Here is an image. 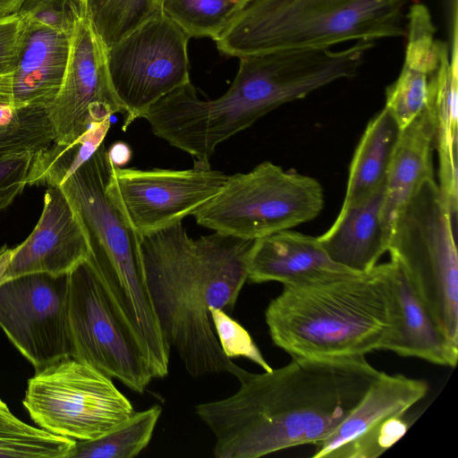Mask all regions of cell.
Returning <instances> with one entry per match:
<instances>
[{
    "mask_svg": "<svg viewBox=\"0 0 458 458\" xmlns=\"http://www.w3.org/2000/svg\"><path fill=\"white\" fill-rule=\"evenodd\" d=\"M24 19L26 25L13 82V107L47 108L64 80L72 32Z\"/></svg>",
    "mask_w": 458,
    "mask_h": 458,
    "instance_id": "obj_20",
    "label": "cell"
},
{
    "mask_svg": "<svg viewBox=\"0 0 458 458\" xmlns=\"http://www.w3.org/2000/svg\"><path fill=\"white\" fill-rule=\"evenodd\" d=\"M406 20L403 65L397 79L386 89L385 105L402 130L427 106L429 78L439 65L445 44L435 38L436 28L424 4L411 5Z\"/></svg>",
    "mask_w": 458,
    "mask_h": 458,
    "instance_id": "obj_18",
    "label": "cell"
},
{
    "mask_svg": "<svg viewBox=\"0 0 458 458\" xmlns=\"http://www.w3.org/2000/svg\"><path fill=\"white\" fill-rule=\"evenodd\" d=\"M456 225L435 176L428 178L397 215L387 251L439 327L458 344Z\"/></svg>",
    "mask_w": 458,
    "mask_h": 458,
    "instance_id": "obj_7",
    "label": "cell"
},
{
    "mask_svg": "<svg viewBox=\"0 0 458 458\" xmlns=\"http://www.w3.org/2000/svg\"><path fill=\"white\" fill-rule=\"evenodd\" d=\"M246 0H163L162 13L190 38L214 41L225 31Z\"/></svg>",
    "mask_w": 458,
    "mask_h": 458,
    "instance_id": "obj_29",
    "label": "cell"
},
{
    "mask_svg": "<svg viewBox=\"0 0 458 458\" xmlns=\"http://www.w3.org/2000/svg\"><path fill=\"white\" fill-rule=\"evenodd\" d=\"M107 157L113 166L123 167L131 160V149L127 143L116 141L107 149Z\"/></svg>",
    "mask_w": 458,
    "mask_h": 458,
    "instance_id": "obj_35",
    "label": "cell"
},
{
    "mask_svg": "<svg viewBox=\"0 0 458 458\" xmlns=\"http://www.w3.org/2000/svg\"><path fill=\"white\" fill-rule=\"evenodd\" d=\"M189 38L162 13L106 47L111 84L123 110V131L163 97L191 82Z\"/></svg>",
    "mask_w": 458,
    "mask_h": 458,
    "instance_id": "obj_11",
    "label": "cell"
},
{
    "mask_svg": "<svg viewBox=\"0 0 458 458\" xmlns=\"http://www.w3.org/2000/svg\"><path fill=\"white\" fill-rule=\"evenodd\" d=\"M68 274L32 273L0 284V327L35 368L71 357Z\"/></svg>",
    "mask_w": 458,
    "mask_h": 458,
    "instance_id": "obj_13",
    "label": "cell"
},
{
    "mask_svg": "<svg viewBox=\"0 0 458 458\" xmlns=\"http://www.w3.org/2000/svg\"><path fill=\"white\" fill-rule=\"evenodd\" d=\"M53 142L54 132L46 107L0 109V157L25 151L37 153Z\"/></svg>",
    "mask_w": 458,
    "mask_h": 458,
    "instance_id": "obj_30",
    "label": "cell"
},
{
    "mask_svg": "<svg viewBox=\"0 0 458 458\" xmlns=\"http://www.w3.org/2000/svg\"><path fill=\"white\" fill-rule=\"evenodd\" d=\"M458 33L454 25L451 51L445 42L438 67L429 78V99L436 116L435 148L438 154V187L451 214L457 218V72Z\"/></svg>",
    "mask_w": 458,
    "mask_h": 458,
    "instance_id": "obj_23",
    "label": "cell"
},
{
    "mask_svg": "<svg viewBox=\"0 0 458 458\" xmlns=\"http://www.w3.org/2000/svg\"><path fill=\"white\" fill-rule=\"evenodd\" d=\"M75 442L21 421L0 400V458H67Z\"/></svg>",
    "mask_w": 458,
    "mask_h": 458,
    "instance_id": "obj_27",
    "label": "cell"
},
{
    "mask_svg": "<svg viewBox=\"0 0 458 458\" xmlns=\"http://www.w3.org/2000/svg\"><path fill=\"white\" fill-rule=\"evenodd\" d=\"M247 1V0H246Z\"/></svg>",
    "mask_w": 458,
    "mask_h": 458,
    "instance_id": "obj_39",
    "label": "cell"
},
{
    "mask_svg": "<svg viewBox=\"0 0 458 458\" xmlns=\"http://www.w3.org/2000/svg\"><path fill=\"white\" fill-rule=\"evenodd\" d=\"M22 403L40 428L74 441L96 439L134 411L110 377L72 357L36 370Z\"/></svg>",
    "mask_w": 458,
    "mask_h": 458,
    "instance_id": "obj_10",
    "label": "cell"
},
{
    "mask_svg": "<svg viewBox=\"0 0 458 458\" xmlns=\"http://www.w3.org/2000/svg\"><path fill=\"white\" fill-rule=\"evenodd\" d=\"M84 4L81 0H25L18 13L44 26L71 33Z\"/></svg>",
    "mask_w": 458,
    "mask_h": 458,
    "instance_id": "obj_33",
    "label": "cell"
},
{
    "mask_svg": "<svg viewBox=\"0 0 458 458\" xmlns=\"http://www.w3.org/2000/svg\"><path fill=\"white\" fill-rule=\"evenodd\" d=\"M35 154L25 151L0 157V210L7 208L27 185Z\"/></svg>",
    "mask_w": 458,
    "mask_h": 458,
    "instance_id": "obj_34",
    "label": "cell"
},
{
    "mask_svg": "<svg viewBox=\"0 0 458 458\" xmlns=\"http://www.w3.org/2000/svg\"><path fill=\"white\" fill-rule=\"evenodd\" d=\"M25 0H0V17L19 12Z\"/></svg>",
    "mask_w": 458,
    "mask_h": 458,
    "instance_id": "obj_37",
    "label": "cell"
},
{
    "mask_svg": "<svg viewBox=\"0 0 458 458\" xmlns=\"http://www.w3.org/2000/svg\"><path fill=\"white\" fill-rule=\"evenodd\" d=\"M162 408L133 411L103 436L76 441L67 458H132L150 442Z\"/></svg>",
    "mask_w": 458,
    "mask_h": 458,
    "instance_id": "obj_25",
    "label": "cell"
},
{
    "mask_svg": "<svg viewBox=\"0 0 458 458\" xmlns=\"http://www.w3.org/2000/svg\"><path fill=\"white\" fill-rule=\"evenodd\" d=\"M89 256L88 236L78 213L59 186H48L36 226L13 249L5 280L32 273L67 275Z\"/></svg>",
    "mask_w": 458,
    "mask_h": 458,
    "instance_id": "obj_16",
    "label": "cell"
},
{
    "mask_svg": "<svg viewBox=\"0 0 458 458\" xmlns=\"http://www.w3.org/2000/svg\"><path fill=\"white\" fill-rule=\"evenodd\" d=\"M227 176L200 162L185 170L112 166L108 190L141 236L192 216L221 190Z\"/></svg>",
    "mask_w": 458,
    "mask_h": 458,
    "instance_id": "obj_12",
    "label": "cell"
},
{
    "mask_svg": "<svg viewBox=\"0 0 458 458\" xmlns=\"http://www.w3.org/2000/svg\"><path fill=\"white\" fill-rule=\"evenodd\" d=\"M384 192L385 186L356 204L341 208L331 227L318 237L333 261L360 274L377 265L389 242L382 215Z\"/></svg>",
    "mask_w": 458,
    "mask_h": 458,
    "instance_id": "obj_21",
    "label": "cell"
},
{
    "mask_svg": "<svg viewBox=\"0 0 458 458\" xmlns=\"http://www.w3.org/2000/svg\"><path fill=\"white\" fill-rule=\"evenodd\" d=\"M148 289L170 348L194 377L239 367L222 351L210 310L231 315L248 280L253 242L217 232L193 239L182 223L140 236Z\"/></svg>",
    "mask_w": 458,
    "mask_h": 458,
    "instance_id": "obj_2",
    "label": "cell"
},
{
    "mask_svg": "<svg viewBox=\"0 0 458 458\" xmlns=\"http://www.w3.org/2000/svg\"><path fill=\"white\" fill-rule=\"evenodd\" d=\"M26 21L18 12L0 17V109L13 107V82Z\"/></svg>",
    "mask_w": 458,
    "mask_h": 458,
    "instance_id": "obj_31",
    "label": "cell"
},
{
    "mask_svg": "<svg viewBox=\"0 0 458 458\" xmlns=\"http://www.w3.org/2000/svg\"><path fill=\"white\" fill-rule=\"evenodd\" d=\"M227 91L201 100L191 82L155 103L144 114L152 132L188 154L210 163L216 148L286 103L327 85L329 71L315 49L277 50L239 57Z\"/></svg>",
    "mask_w": 458,
    "mask_h": 458,
    "instance_id": "obj_3",
    "label": "cell"
},
{
    "mask_svg": "<svg viewBox=\"0 0 458 458\" xmlns=\"http://www.w3.org/2000/svg\"><path fill=\"white\" fill-rule=\"evenodd\" d=\"M428 390L424 380L381 372L351 414L316 445L312 457H378L406 433L403 414Z\"/></svg>",
    "mask_w": 458,
    "mask_h": 458,
    "instance_id": "obj_15",
    "label": "cell"
},
{
    "mask_svg": "<svg viewBox=\"0 0 458 458\" xmlns=\"http://www.w3.org/2000/svg\"><path fill=\"white\" fill-rule=\"evenodd\" d=\"M13 255V249L4 245L0 249V284L5 280V274Z\"/></svg>",
    "mask_w": 458,
    "mask_h": 458,
    "instance_id": "obj_36",
    "label": "cell"
},
{
    "mask_svg": "<svg viewBox=\"0 0 458 458\" xmlns=\"http://www.w3.org/2000/svg\"><path fill=\"white\" fill-rule=\"evenodd\" d=\"M71 357L141 394L154 378L143 341L85 260L68 274Z\"/></svg>",
    "mask_w": 458,
    "mask_h": 458,
    "instance_id": "obj_9",
    "label": "cell"
},
{
    "mask_svg": "<svg viewBox=\"0 0 458 458\" xmlns=\"http://www.w3.org/2000/svg\"><path fill=\"white\" fill-rule=\"evenodd\" d=\"M324 203L317 179L265 161L248 173L228 175L192 216L214 232L255 241L316 218Z\"/></svg>",
    "mask_w": 458,
    "mask_h": 458,
    "instance_id": "obj_8",
    "label": "cell"
},
{
    "mask_svg": "<svg viewBox=\"0 0 458 458\" xmlns=\"http://www.w3.org/2000/svg\"><path fill=\"white\" fill-rule=\"evenodd\" d=\"M210 316L219 345L229 359L242 357L256 363L265 371L272 369L249 332L231 315L221 309L213 308L210 310Z\"/></svg>",
    "mask_w": 458,
    "mask_h": 458,
    "instance_id": "obj_32",
    "label": "cell"
},
{
    "mask_svg": "<svg viewBox=\"0 0 458 458\" xmlns=\"http://www.w3.org/2000/svg\"><path fill=\"white\" fill-rule=\"evenodd\" d=\"M409 0H247L215 40L227 55L330 48L406 35Z\"/></svg>",
    "mask_w": 458,
    "mask_h": 458,
    "instance_id": "obj_5",
    "label": "cell"
},
{
    "mask_svg": "<svg viewBox=\"0 0 458 458\" xmlns=\"http://www.w3.org/2000/svg\"><path fill=\"white\" fill-rule=\"evenodd\" d=\"M382 371L365 357L293 358L260 374L239 367L232 395L196 406L216 458H258L318 445L351 414Z\"/></svg>",
    "mask_w": 458,
    "mask_h": 458,
    "instance_id": "obj_1",
    "label": "cell"
},
{
    "mask_svg": "<svg viewBox=\"0 0 458 458\" xmlns=\"http://www.w3.org/2000/svg\"><path fill=\"white\" fill-rule=\"evenodd\" d=\"M163 0H85L88 17L106 47L162 13Z\"/></svg>",
    "mask_w": 458,
    "mask_h": 458,
    "instance_id": "obj_28",
    "label": "cell"
},
{
    "mask_svg": "<svg viewBox=\"0 0 458 458\" xmlns=\"http://www.w3.org/2000/svg\"><path fill=\"white\" fill-rule=\"evenodd\" d=\"M47 111L54 143L58 145L72 144L94 123L123 114L111 84L106 47L88 17L85 4L71 34L61 88Z\"/></svg>",
    "mask_w": 458,
    "mask_h": 458,
    "instance_id": "obj_14",
    "label": "cell"
},
{
    "mask_svg": "<svg viewBox=\"0 0 458 458\" xmlns=\"http://www.w3.org/2000/svg\"><path fill=\"white\" fill-rule=\"evenodd\" d=\"M110 127V119L94 123L80 139L72 144L49 147L34 155L27 184L59 186L66 174L89 159L104 139Z\"/></svg>",
    "mask_w": 458,
    "mask_h": 458,
    "instance_id": "obj_26",
    "label": "cell"
},
{
    "mask_svg": "<svg viewBox=\"0 0 458 458\" xmlns=\"http://www.w3.org/2000/svg\"><path fill=\"white\" fill-rule=\"evenodd\" d=\"M388 277L394 305V327L383 350L403 357L454 368L458 344L439 327L400 266L388 262Z\"/></svg>",
    "mask_w": 458,
    "mask_h": 458,
    "instance_id": "obj_19",
    "label": "cell"
},
{
    "mask_svg": "<svg viewBox=\"0 0 458 458\" xmlns=\"http://www.w3.org/2000/svg\"><path fill=\"white\" fill-rule=\"evenodd\" d=\"M81 1L85 2V0H81Z\"/></svg>",
    "mask_w": 458,
    "mask_h": 458,
    "instance_id": "obj_38",
    "label": "cell"
},
{
    "mask_svg": "<svg viewBox=\"0 0 458 458\" xmlns=\"http://www.w3.org/2000/svg\"><path fill=\"white\" fill-rule=\"evenodd\" d=\"M401 131L386 107L369 122L350 165L341 208L356 204L385 186Z\"/></svg>",
    "mask_w": 458,
    "mask_h": 458,
    "instance_id": "obj_24",
    "label": "cell"
},
{
    "mask_svg": "<svg viewBox=\"0 0 458 458\" xmlns=\"http://www.w3.org/2000/svg\"><path fill=\"white\" fill-rule=\"evenodd\" d=\"M112 164L103 142L59 187L85 228L89 262L130 318L152 360L170 352L146 282L140 235L108 190Z\"/></svg>",
    "mask_w": 458,
    "mask_h": 458,
    "instance_id": "obj_6",
    "label": "cell"
},
{
    "mask_svg": "<svg viewBox=\"0 0 458 458\" xmlns=\"http://www.w3.org/2000/svg\"><path fill=\"white\" fill-rule=\"evenodd\" d=\"M273 343L293 358L365 357L394 327L388 263L332 281L284 285L265 311Z\"/></svg>",
    "mask_w": 458,
    "mask_h": 458,
    "instance_id": "obj_4",
    "label": "cell"
},
{
    "mask_svg": "<svg viewBox=\"0 0 458 458\" xmlns=\"http://www.w3.org/2000/svg\"><path fill=\"white\" fill-rule=\"evenodd\" d=\"M436 116L428 98L427 106L401 131L385 183L383 222L390 236L394 222L423 181L434 177Z\"/></svg>",
    "mask_w": 458,
    "mask_h": 458,
    "instance_id": "obj_22",
    "label": "cell"
},
{
    "mask_svg": "<svg viewBox=\"0 0 458 458\" xmlns=\"http://www.w3.org/2000/svg\"><path fill=\"white\" fill-rule=\"evenodd\" d=\"M247 269L251 283L279 282L283 285L317 284L360 274L333 261L318 237L290 230L253 241Z\"/></svg>",
    "mask_w": 458,
    "mask_h": 458,
    "instance_id": "obj_17",
    "label": "cell"
}]
</instances>
